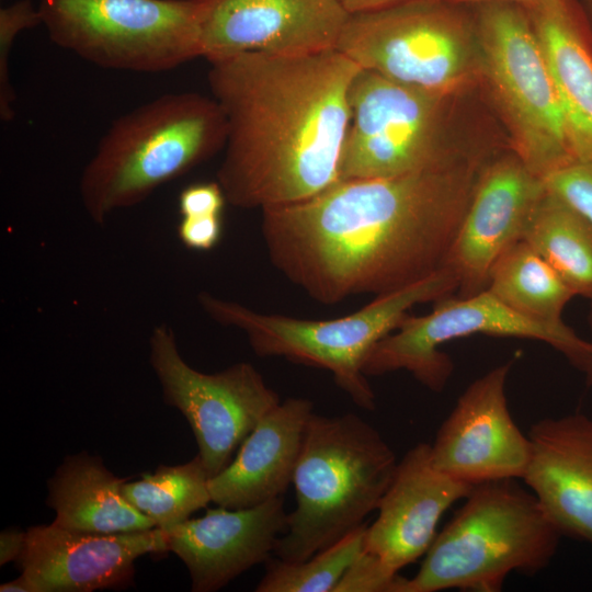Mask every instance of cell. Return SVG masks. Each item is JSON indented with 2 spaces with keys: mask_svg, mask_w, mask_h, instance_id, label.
Returning <instances> with one entry per match:
<instances>
[{
  "mask_svg": "<svg viewBox=\"0 0 592 592\" xmlns=\"http://www.w3.org/2000/svg\"><path fill=\"white\" fill-rule=\"evenodd\" d=\"M221 215L182 217L178 226V237L191 250L207 251L220 240Z\"/></svg>",
  "mask_w": 592,
  "mask_h": 592,
  "instance_id": "obj_31",
  "label": "cell"
},
{
  "mask_svg": "<svg viewBox=\"0 0 592 592\" xmlns=\"http://www.w3.org/2000/svg\"><path fill=\"white\" fill-rule=\"evenodd\" d=\"M227 134L218 103L196 92L166 93L139 105L112 122L83 168L84 210L105 224L224 150Z\"/></svg>",
  "mask_w": 592,
  "mask_h": 592,
  "instance_id": "obj_3",
  "label": "cell"
},
{
  "mask_svg": "<svg viewBox=\"0 0 592 592\" xmlns=\"http://www.w3.org/2000/svg\"><path fill=\"white\" fill-rule=\"evenodd\" d=\"M480 164L456 157L396 177L339 180L308 200L265 208L269 258L323 305L414 284L443 267Z\"/></svg>",
  "mask_w": 592,
  "mask_h": 592,
  "instance_id": "obj_1",
  "label": "cell"
},
{
  "mask_svg": "<svg viewBox=\"0 0 592 592\" xmlns=\"http://www.w3.org/2000/svg\"><path fill=\"white\" fill-rule=\"evenodd\" d=\"M592 26V0H580Z\"/></svg>",
  "mask_w": 592,
  "mask_h": 592,
  "instance_id": "obj_37",
  "label": "cell"
},
{
  "mask_svg": "<svg viewBox=\"0 0 592 592\" xmlns=\"http://www.w3.org/2000/svg\"><path fill=\"white\" fill-rule=\"evenodd\" d=\"M545 191L543 179L515 153L480 169L443 264L458 282V296L486 289L492 264L508 247L523 238Z\"/></svg>",
  "mask_w": 592,
  "mask_h": 592,
  "instance_id": "obj_14",
  "label": "cell"
},
{
  "mask_svg": "<svg viewBox=\"0 0 592 592\" xmlns=\"http://www.w3.org/2000/svg\"><path fill=\"white\" fill-rule=\"evenodd\" d=\"M447 99L361 69L350 89L339 180L396 177L456 158L443 138Z\"/></svg>",
  "mask_w": 592,
  "mask_h": 592,
  "instance_id": "obj_10",
  "label": "cell"
},
{
  "mask_svg": "<svg viewBox=\"0 0 592 592\" xmlns=\"http://www.w3.org/2000/svg\"><path fill=\"white\" fill-rule=\"evenodd\" d=\"M545 187L592 226V162L573 161L543 179Z\"/></svg>",
  "mask_w": 592,
  "mask_h": 592,
  "instance_id": "obj_28",
  "label": "cell"
},
{
  "mask_svg": "<svg viewBox=\"0 0 592 592\" xmlns=\"http://www.w3.org/2000/svg\"><path fill=\"white\" fill-rule=\"evenodd\" d=\"M168 550L160 527L103 535L52 523L27 528L16 563L37 592H92L127 588L137 558Z\"/></svg>",
  "mask_w": 592,
  "mask_h": 592,
  "instance_id": "obj_15",
  "label": "cell"
},
{
  "mask_svg": "<svg viewBox=\"0 0 592 592\" xmlns=\"http://www.w3.org/2000/svg\"><path fill=\"white\" fill-rule=\"evenodd\" d=\"M26 532L16 528H7L0 534V565L16 561L24 544Z\"/></svg>",
  "mask_w": 592,
  "mask_h": 592,
  "instance_id": "obj_32",
  "label": "cell"
},
{
  "mask_svg": "<svg viewBox=\"0 0 592 592\" xmlns=\"http://www.w3.org/2000/svg\"><path fill=\"white\" fill-rule=\"evenodd\" d=\"M590 342V350L585 355L581 366L579 367V371H581L585 375L587 383L589 385H592V341Z\"/></svg>",
  "mask_w": 592,
  "mask_h": 592,
  "instance_id": "obj_35",
  "label": "cell"
},
{
  "mask_svg": "<svg viewBox=\"0 0 592 592\" xmlns=\"http://www.w3.org/2000/svg\"><path fill=\"white\" fill-rule=\"evenodd\" d=\"M517 480L475 485L399 592H499L511 573L543 571L562 535Z\"/></svg>",
  "mask_w": 592,
  "mask_h": 592,
  "instance_id": "obj_4",
  "label": "cell"
},
{
  "mask_svg": "<svg viewBox=\"0 0 592 592\" xmlns=\"http://www.w3.org/2000/svg\"><path fill=\"white\" fill-rule=\"evenodd\" d=\"M287 528L283 497L243 508L208 509L166 531L169 550L186 566L194 592H213L267 561Z\"/></svg>",
  "mask_w": 592,
  "mask_h": 592,
  "instance_id": "obj_18",
  "label": "cell"
},
{
  "mask_svg": "<svg viewBox=\"0 0 592 592\" xmlns=\"http://www.w3.org/2000/svg\"><path fill=\"white\" fill-rule=\"evenodd\" d=\"M349 15L340 0H220L203 30L202 57L337 49Z\"/></svg>",
  "mask_w": 592,
  "mask_h": 592,
  "instance_id": "obj_16",
  "label": "cell"
},
{
  "mask_svg": "<svg viewBox=\"0 0 592 592\" xmlns=\"http://www.w3.org/2000/svg\"><path fill=\"white\" fill-rule=\"evenodd\" d=\"M544 52L574 161L592 162V26L580 0L521 4Z\"/></svg>",
  "mask_w": 592,
  "mask_h": 592,
  "instance_id": "obj_20",
  "label": "cell"
},
{
  "mask_svg": "<svg viewBox=\"0 0 592 592\" xmlns=\"http://www.w3.org/2000/svg\"><path fill=\"white\" fill-rule=\"evenodd\" d=\"M126 479L116 477L98 456L68 455L48 480L47 505L53 524L89 534H117L156 527L122 493Z\"/></svg>",
  "mask_w": 592,
  "mask_h": 592,
  "instance_id": "obj_22",
  "label": "cell"
},
{
  "mask_svg": "<svg viewBox=\"0 0 592 592\" xmlns=\"http://www.w3.org/2000/svg\"><path fill=\"white\" fill-rule=\"evenodd\" d=\"M314 405L288 398L270 410L241 443L235 459L208 480L212 502L243 509L283 497L293 482Z\"/></svg>",
  "mask_w": 592,
  "mask_h": 592,
  "instance_id": "obj_21",
  "label": "cell"
},
{
  "mask_svg": "<svg viewBox=\"0 0 592 592\" xmlns=\"http://www.w3.org/2000/svg\"><path fill=\"white\" fill-rule=\"evenodd\" d=\"M588 321H589V326H590V328L592 330V306H591V309H590V312H589V316H588Z\"/></svg>",
  "mask_w": 592,
  "mask_h": 592,
  "instance_id": "obj_38",
  "label": "cell"
},
{
  "mask_svg": "<svg viewBox=\"0 0 592 592\" xmlns=\"http://www.w3.org/2000/svg\"><path fill=\"white\" fill-rule=\"evenodd\" d=\"M487 79L514 153L540 179L574 161L554 81L525 9L514 2L469 5Z\"/></svg>",
  "mask_w": 592,
  "mask_h": 592,
  "instance_id": "obj_9",
  "label": "cell"
},
{
  "mask_svg": "<svg viewBox=\"0 0 592 592\" xmlns=\"http://www.w3.org/2000/svg\"><path fill=\"white\" fill-rule=\"evenodd\" d=\"M415 0H340L349 12H360L389 8Z\"/></svg>",
  "mask_w": 592,
  "mask_h": 592,
  "instance_id": "obj_33",
  "label": "cell"
},
{
  "mask_svg": "<svg viewBox=\"0 0 592 592\" xmlns=\"http://www.w3.org/2000/svg\"><path fill=\"white\" fill-rule=\"evenodd\" d=\"M444 1L456 3V4L471 5L476 3L490 2V1L514 2L519 4H524L533 0H444Z\"/></svg>",
  "mask_w": 592,
  "mask_h": 592,
  "instance_id": "obj_36",
  "label": "cell"
},
{
  "mask_svg": "<svg viewBox=\"0 0 592 592\" xmlns=\"http://www.w3.org/2000/svg\"><path fill=\"white\" fill-rule=\"evenodd\" d=\"M473 487L436 469L430 444L418 443L398 462L378 515L366 527L364 550L398 573L425 555L442 515Z\"/></svg>",
  "mask_w": 592,
  "mask_h": 592,
  "instance_id": "obj_17",
  "label": "cell"
},
{
  "mask_svg": "<svg viewBox=\"0 0 592 592\" xmlns=\"http://www.w3.org/2000/svg\"><path fill=\"white\" fill-rule=\"evenodd\" d=\"M527 436L522 480L561 535L592 545V419L579 412L540 419Z\"/></svg>",
  "mask_w": 592,
  "mask_h": 592,
  "instance_id": "obj_19",
  "label": "cell"
},
{
  "mask_svg": "<svg viewBox=\"0 0 592 592\" xmlns=\"http://www.w3.org/2000/svg\"><path fill=\"white\" fill-rule=\"evenodd\" d=\"M457 289L455 275L443 266L414 284L376 296L357 311L330 320L265 314L209 293H201L197 299L212 320L242 331L257 355L327 369L356 406L374 410L375 394L363 373L374 345L396 330L413 306Z\"/></svg>",
  "mask_w": 592,
  "mask_h": 592,
  "instance_id": "obj_6",
  "label": "cell"
},
{
  "mask_svg": "<svg viewBox=\"0 0 592 592\" xmlns=\"http://www.w3.org/2000/svg\"><path fill=\"white\" fill-rule=\"evenodd\" d=\"M403 577L365 550L351 563L333 592H399Z\"/></svg>",
  "mask_w": 592,
  "mask_h": 592,
  "instance_id": "obj_29",
  "label": "cell"
},
{
  "mask_svg": "<svg viewBox=\"0 0 592 592\" xmlns=\"http://www.w3.org/2000/svg\"><path fill=\"white\" fill-rule=\"evenodd\" d=\"M42 24L38 8L30 0H19L0 10V117L14 118L15 92L10 80V53L18 34Z\"/></svg>",
  "mask_w": 592,
  "mask_h": 592,
  "instance_id": "obj_27",
  "label": "cell"
},
{
  "mask_svg": "<svg viewBox=\"0 0 592 592\" xmlns=\"http://www.w3.org/2000/svg\"><path fill=\"white\" fill-rule=\"evenodd\" d=\"M1 592H37L33 583L22 573L11 581L0 585Z\"/></svg>",
  "mask_w": 592,
  "mask_h": 592,
  "instance_id": "obj_34",
  "label": "cell"
},
{
  "mask_svg": "<svg viewBox=\"0 0 592 592\" xmlns=\"http://www.w3.org/2000/svg\"><path fill=\"white\" fill-rule=\"evenodd\" d=\"M576 296L592 301V226L547 189L523 235Z\"/></svg>",
  "mask_w": 592,
  "mask_h": 592,
  "instance_id": "obj_24",
  "label": "cell"
},
{
  "mask_svg": "<svg viewBox=\"0 0 592 592\" xmlns=\"http://www.w3.org/2000/svg\"><path fill=\"white\" fill-rule=\"evenodd\" d=\"M212 98L228 127L217 182L231 205L261 210L298 203L340 178L361 68L338 49L247 53L208 61Z\"/></svg>",
  "mask_w": 592,
  "mask_h": 592,
  "instance_id": "obj_2",
  "label": "cell"
},
{
  "mask_svg": "<svg viewBox=\"0 0 592 592\" xmlns=\"http://www.w3.org/2000/svg\"><path fill=\"white\" fill-rule=\"evenodd\" d=\"M486 289L516 314L561 327L566 305L576 296L558 273L523 239L492 264Z\"/></svg>",
  "mask_w": 592,
  "mask_h": 592,
  "instance_id": "obj_23",
  "label": "cell"
},
{
  "mask_svg": "<svg viewBox=\"0 0 592 592\" xmlns=\"http://www.w3.org/2000/svg\"><path fill=\"white\" fill-rule=\"evenodd\" d=\"M337 49L361 69L444 96L481 75L470 7L444 0L350 12Z\"/></svg>",
  "mask_w": 592,
  "mask_h": 592,
  "instance_id": "obj_8",
  "label": "cell"
},
{
  "mask_svg": "<svg viewBox=\"0 0 592 592\" xmlns=\"http://www.w3.org/2000/svg\"><path fill=\"white\" fill-rule=\"evenodd\" d=\"M538 340L562 353L577 368L590 350L567 325L553 327L511 310L487 289L471 296L448 295L434 301L431 312H409L391 333L378 341L363 365L365 376L407 371L432 391H442L452 373V358L440 350L452 340L473 334Z\"/></svg>",
  "mask_w": 592,
  "mask_h": 592,
  "instance_id": "obj_11",
  "label": "cell"
},
{
  "mask_svg": "<svg viewBox=\"0 0 592 592\" xmlns=\"http://www.w3.org/2000/svg\"><path fill=\"white\" fill-rule=\"evenodd\" d=\"M366 524L351 531L332 545L304 561L269 559L257 592H333L337 584L364 550Z\"/></svg>",
  "mask_w": 592,
  "mask_h": 592,
  "instance_id": "obj_26",
  "label": "cell"
},
{
  "mask_svg": "<svg viewBox=\"0 0 592 592\" xmlns=\"http://www.w3.org/2000/svg\"><path fill=\"white\" fill-rule=\"evenodd\" d=\"M209 478L196 455L187 463L160 465L153 473H144L138 480L125 481L122 493L156 527L168 531L212 501Z\"/></svg>",
  "mask_w": 592,
  "mask_h": 592,
  "instance_id": "obj_25",
  "label": "cell"
},
{
  "mask_svg": "<svg viewBox=\"0 0 592 592\" xmlns=\"http://www.w3.org/2000/svg\"><path fill=\"white\" fill-rule=\"evenodd\" d=\"M149 362L163 400L187 420L210 477L231 462L234 451L281 400L250 363L206 374L182 357L171 327L159 325L149 338Z\"/></svg>",
  "mask_w": 592,
  "mask_h": 592,
  "instance_id": "obj_12",
  "label": "cell"
},
{
  "mask_svg": "<svg viewBox=\"0 0 592 592\" xmlns=\"http://www.w3.org/2000/svg\"><path fill=\"white\" fill-rule=\"evenodd\" d=\"M226 202L225 193L217 181L196 183L180 193L179 212L181 217L221 215Z\"/></svg>",
  "mask_w": 592,
  "mask_h": 592,
  "instance_id": "obj_30",
  "label": "cell"
},
{
  "mask_svg": "<svg viewBox=\"0 0 592 592\" xmlns=\"http://www.w3.org/2000/svg\"><path fill=\"white\" fill-rule=\"evenodd\" d=\"M220 0H41L60 48L105 69L161 72L202 57V34Z\"/></svg>",
  "mask_w": 592,
  "mask_h": 592,
  "instance_id": "obj_7",
  "label": "cell"
},
{
  "mask_svg": "<svg viewBox=\"0 0 592 592\" xmlns=\"http://www.w3.org/2000/svg\"><path fill=\"white\" fill-rule=\"evenodd\" d=\"M512 361L475 379L430 444L436 469L468 485L523 478L531 442L514 422L505 385Z\"/></svg>",
  "mask_w": 592,
  "mask_h": 592,
  "instance_id": "obj_13",
  "label": "cell"
},
{
  "mask_svg": "<svg viewBox=\"0 0 592 592\" xmlns=\"http://www.w3.org/2000/svg\"><path fill=\"white\" fill-rule=\"evenodd\" d=\"M392 448L354 413L310 417L293 476L296 508L274 554L304 561L364 524L396 467Z\"/></svg>",
  "mask_w": 592,
  "mask_h": 592,
  "instance_id": "obj_5",
  "label": "cell"
}]
</instances>
